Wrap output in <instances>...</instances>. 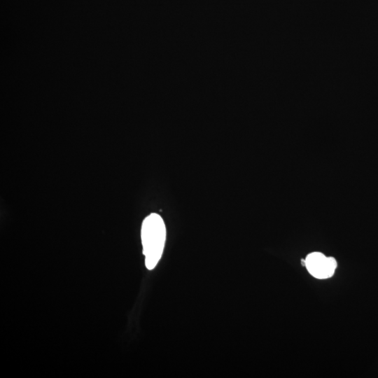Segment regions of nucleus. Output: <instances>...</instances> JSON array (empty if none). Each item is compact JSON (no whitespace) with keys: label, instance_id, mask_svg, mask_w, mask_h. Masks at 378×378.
<instances>
[{"label":"nucleus","instance_id":"nucleus-2","mask_svg":"<svg viewBox=\"0 0 378 378\" xmlns=\"http://www.w3.org/2000/svg\"><path fill=\"white\" fill-rule=\"evenodd\" d=\"M305 267L314 277L323 279L333 275L337 262L332 257H326L320 252H313L306 257Z\"/></svg>","mask_w":378,"mask_h":378},{"label":"nucleus","instance_id":"nucleus-1","mask_svg":"<svg viewBox=\"0 0 378 378\" xmlns=\"http://www.w3.org/2000/svg\"><path fill=\"white\" fill-rule=\"evenodd\" d=\"M141 238L146 267L153 270L162 257L166 240V227L160 215L152 213L144 218Z\"/></svg>","mask_w":378,"mask_h":378}]
</instances>
